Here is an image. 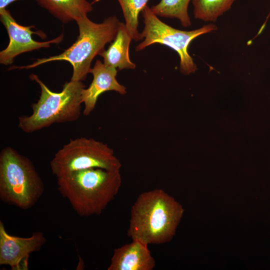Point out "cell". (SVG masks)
<instances>
[{"label":"cell","mask_w":270,"mask_h":270,"mask_svg":"<svg viewBox=\"0 0 270 270\" xmlns=\"http://www.w3.org/2000/svg\"><path fill=\"white\" fill-rule=\"evenodd\" d=\"M42 8L63 23L76 21L93 10L87 0H36Z\"/></svg>","instance_id":"4fadbf2b"},{"label":"cell","mask_w":270,"mask_h":270,"mask_svg":"<svg viewBox=\"0 0 270 270\" xmlns=\"http://www.w3.org/2000/svg\"><path fill=\"white\" fill-rule=\"evenodd\" d=\"M120 170L90 168L57 178L58 190L80 216L102 213L122 185Z\"/></svg>","instance_id":"7a4b0ae2"},{"label":"cell","mask_w":270,"mask_h":270,"mask_svg":"<svg viewBox=\"0 0 270 270\" xmlns=\"http://www.w3.org/2000/svg\"><path fill=\"white\" fill-rule=\"evenodd\" d=\"M92 1L94 2H98L99 1V0H92Z\"/></svg>","instance_id":"ac0fdd59"},{"label":"cell","mask_w":270,"mask_h":270,"mask_svg":"<svg viewBox=\"0 0 270 270\" xmlns=\"http://www.w3.org/2000/svg\"><path fill=\"white\" fill-rule=\"evenodd\" d=\"M0 20L8 32L9 43L7 47L0 52V63L4 65L12 64L17 56L40 48H48L50 44H58L64 38L62 34L58 37L48 41L40 42L33 40L32 35L36 34L41 38L46 34L41 31L34 32V26H24L18 24L6 8L0 10Z\"/></svg>","instance_id":"ba28073f"},{"label":"cell","mask_w":270,"mask_h":270,"mask_svg":"<svg viewBox=\"0 0 270 270\" xmlns=\"http://www.w3.org/2000/svg\"><path fill=\"white\" fill-rule=\"evenodd\" d=\"M122 8L126 30L133 40H140L138 30V15L148 0H117Z\"/></svg>","instance_id":"2e32d148"},{"label":"cell","mask_w":270,"mask_h":270,"mask_svg":"<svg viewBox=\"0 0 270 270\" xmlns=\"http://www.w3.org/2000/svg\"><path fill=\"white\" fill-rule=\"evenodd\" d=\"M18 0H0V10L6 8L11 3Z\"/></svg>","instance_id":"e0dca14e"},{"label":"cell","mask_w":270,"mask_h":270,"mask_svg":"<svg viewBox=\"0 0 270 270\" xmlns=\"http://www.w3.org/2000/svg\"><path fill=\"white\" fill-rule=\"evenodd\" d=\"M44 185L32 162L10 146L0 153V198L23 210L32 207Z\"/></svg>","instance_id":"5b68a950"},{"label":"cell","mask_w":270,"mask_h":270,"mask_svg":"<svg viewBox=\"0 0 270 270\" xmlns=\"http://www.w3.org/2000/svg\"><path fill=\"white\" fill-rule=\"evenodd\" d=\"M236 0H192L196 19L214 22L228 10Z\"/></svg>","instance_id":"9a60e30c"},{"label":"cell","mask_w":270,"mask_h":270,"mask_svg":"<svg viewBox=\"0 0 270 270\" xmlns=\"http://www.w3.org/2000/svg\"><path fill=\"white\" fill-rule=\"evenodd\" d=\"M141 12L144 26L140 36V40H144L136 46V51L154 44L166 46L178 53L180 72L186 75L194 73L197 67L188 52L189 45L197 37L216 30V26L209 24L192 30H182L162 22L148 5Z\"/></svg>","instance_id":"8992f818"},{"label":"cell","mask_w":270,"mask_h":270,"mask_svg":"<svg viewBox=\"0 0 270 270\" xmlns=\"http://www.w3.org/2000/svg\"><path fill=\"white\" fill-rule=\"evenodd\" d=\"M30 78L38 84L40 94L37 102L31 106L32 114L18 118V128L22 132L32 133L54 124L78 120L82 103V92L85 88L82 82H66L62 90L56 92L50 90L37 75L32 74Z\"/></svg>","instance_id":"277c9868"},{"label":"cell","mask_w":270,"mask_h":270,"mask_svg":"<svg viewBox=\"0 0 270 270\" xmlns=\"http://www.w3.org/2000/svg\"><path fill=\"white\" fill-rule=\"evenodd\" d=\"M117 72L116 68L106 66L100 60L96 61L90 72L93 76L92 82L82 92L84 116H88L93 111L99 96L103 92L114 91L122 95L126 93V88L116 79Z\"/></svg>","instance_id":"30bf717a"},{"label":"cell","mask_w":270,"mask_h":270,"mask_svg":"<svg viewBox=\"0 0 270 270\" xmlns=\"http://www.w3.org/2000/svg\"><path fill=\"white\" fill-rule=\"evenodd\" d=\"M148 244L132 240L114 250L108 270H152L156 260Z\"/></svg>","instance_id":"8fae6325"},{"label":"cell","mask_w":270,"mask_h":270,"mask_svg":"<svg viewBox=\"0 0 270 270\" xmlns=\"http://www.w3.org/2000/svg\"><path fill=\"white\" fill-rule=\"evenodd\" d=\"M43 233L36 232L28 238L12 236L0 221V264L12 270H28L30 254L38 251L46 242Z\"/></svg>","instance_id":"9c48e42d"},{"label":"cell","mask_w":270,"mask_h":270,"mask_svg":"<svg viewBox=\"0 0 270 270\" xmlns=\"http://www.w3.org/2000/svg\"><path fill=\"white\" fill-rule=\"evenodd\" d=\"M79 34L76 41L62 53L48 58L37 59L26 66H12L9 70L29 69L43 64L56 61L69 62L73 69L70 80L82 82L86 80L91 69V63L96 55L104 51L106 44L114 39L120 22L116 16L106 18L100 23H96L87 16L76 21Z\"/></svg>","instance_id":"3957f363"},{"label":"cell","mask_w":270,"mask_h":270,"mask_svg":"<svg viewBox=\"0 0 270 270\" xmlns=\"http://www.w3.org/2000/svg\"><path fill=\"white\" fill-rule=\"evenodd\" d=\"M192 0H160L150 8L157 16L178 20L185 27L190 26L192 22L188 13V6Z\"/></svg>","instance_id":"5bb4252c"},{"label":"cell","mask_w":270,"mask_h":270,"mask_svg":"<svg viewBox=\"0 0 270 270\" xmlns=\"http://www.w3.org/2000/svg\"><path fill=\"white\" fill-rule=\"evenodd\" d=\"M184 212L182 205L163 190L142 192L132 206L128 235L148 245L169 242Z\"/></svg>","instance_id":"6da1fadb"},{"label":"cell","mask_w":270,"mask_h":270,"mask_svg":"<svg viewBox=\"0 0 270 270\" xmlns=\"http://www.w3.org/2000/svg\"><path fill=\"white\" fill-rule=\"evenodd\" d=\"M56 178L74 171L90 168L120 170L122 164L106 144L92 138L70 139L54 154L50 162Z\"/></svg>","instance_id":"52a82bcc"},{"label":"cell","mask_w":270,"mask_h":270,"mask_svg":"<svg viewBox=\"0 0 270 270\" xmlns=\"http://www.w3.org/2000/svg\"><path fill=\"white\" fill-rule=\"evenodd\" d=\"M132 40L125 24L120 22L114 39L108 49L100 54L104 58V64L120 70L134 69L136 64L131 61L129 56V48Z\"/></svg>","instance_id":"7c38bea8"}]
</instances>
